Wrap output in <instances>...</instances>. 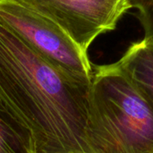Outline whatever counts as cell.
<instances>
[{
	"instance_id": "obj_1",
	"label": "cell",
	"mask_w": 153,
	"mask_h": 153,
	"mask_svg": "<svg viewBox=\"0 0 153 153\" xmlns=\"http://www.w3.org/2000/svg\"><path fill=\"white\" fill-rule=\"evenodd\" d=\"M91 84L52 65L0 20V100L30 129L37 153H90Z\"/></svg>"
},
{
	"instance_id": "obj_2",
	"label": "cell",
	"mask_w": 153,
	"mask_h": 153,
	"mask_svg": "<svg viewBox=\"0 0 153 153\" xmlns=\"http://www.w3.org/2000/svg\"><path fill=\"white\" fill-rule=\"evenodd\" d=\"M88 146L90 153H153V105L117 63L93 70Z\"/></svg>"
},
{
	"instance_id": "obj_3",
	"label": "cell",
	"mask_w": 153,
	"mask_h": 153,
	"mask_svg": "<svg viewBox=\"0 0 153 153\" xmlns=\"http://www.w3.org/2000/svg\"><path fill=\"white\" fill-rule=\"evenodd\" d=\"M0 20L52 65L91 83L93 67L88 53L55 22L16 0H0Z\"/></svg>"
},
{
	"instance_id": "obj_4",
	"label": "cell",
	"mask_w": 153,
	"mask_h": 153,
	"mask_svg": "<svg viewBox=\"0 0 153 153\" xmlns=\"http://www.w3.org/2000/svg\"><path fill=\"white\" fill-rule=\"evenodd\" d=\"M58 24L86 53L102 33L114 30L131 6L127 0H16Z\"/></svg>"
},
{
	"instance_id": "obj_5",
	"label": "cell",
	"mask_w": 153,
	"mask_h": 153,
	"mask_svg": "<svg viewBox=\"0 0 153 153\" xmlns=\"http://www.w3.org/2000/svg\"><path fill=\"white\" fill-rule=\"evenodd\" d=\"M117 63L136 89L153 105V40L143 38L131 44Z\"/></svg>"
},
{
	"instance_id": "obj_6",
	"label": "cell",
	"mask_w": 153,
	"mask_h": 153,
	"mask_svg": "<svg viewBox=\"0 0 153 153\" xmlns=\"http://www.w3.org/2000/svg\"><path fill=\"white\" fill-rule=\"evenodd\" d=\"M0 153H37L30 129L0 100Z\"/></svg>"
},
{
	"instance_id": "obj_7",
	"label": "cell",
	"mask_w": 153,
	"mask_h": 153,
	"mask_svg": "<svg viewBox=\"0 0 153 153\" xmlns=\"http://www.w3.org/2000/svg\"><path fill=\"white\" fill-rule=\"evenodd\" d=\"M131 8L136 10L135 16L139 20L144 38L153 40V0H127Z\"/></svg>"
}]
</instances>
